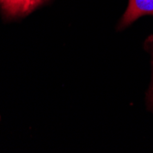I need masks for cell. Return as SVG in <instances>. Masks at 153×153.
Returning <instances> with one entry per match:
<instances>
[{"instance_id":"3957f363","label":"cell","mask_w":153,"mask_h":153,"mask_svg":"<svg viewBox=\"0 0 153 153\" xmlns=\"http://www.w3.org/2000/svg\"><path fill=\"white\" fill-rule=\"evenodd\" d=\"M47 0H30V3H31V10L35 9L37 7H39V5H41L42 3L46 2Z\"/></svg>"},{"instance_id":"277c9868","label":"cell","mask_w":153,"mask_h":153,"mask_svg":"<svg viewBox=\"0 0 153 153\" xmlns=\"http://www.w3.org/2000/svg\"><path fill=\"white\" fill-rule=\"evenodd\" d=\"M150 101L152 102L153 104V85H152V87H151V90H150Z\"/></svg>"},{"instance_id":"6da1fadb","label":"cell","mask_w":153,"mask_h":153,"mask_svg":"<svg viewBox=\"0 0 153 153\" xmlns=\"http://www.w3.org/2000/svg\"><path fill=\"white\" fill-rule=\"evenodd\" d=\"M145 15L153 16V0H129L119 26L121 27H128L136 19Z\"/></svg>"},{"instance_id":"7a4b0ae2","label":"cell","mask_w":153,"mask_h":153,"mask_svg":"<svg viewBox=\"0 0 153 153\" xmlns=\"http://www.w3.org/2000/svg\"><path fill=\"white\" fill-rule=\"evenodd\" d=\"M0 7L7 17L15 18L30 13V0H0Z\"/></svg>"}]
</instances>
